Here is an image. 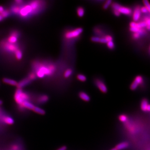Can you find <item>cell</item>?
Returning a JSON list of instances; mask_svg holds the SVG:
<instances>
[{"label":"cell","mask_w":150,"mask_h":150,"mask_svg":"<svg viewBox=\"0 0 150 150\" xmlns=\"http://www.w3.org/2000/svg\"><path fill=\"white\" fill-rule=\"evenodd\" d=\"M83 31V30L81 28L75 29L72 31L67 32L65 34V38L67 39H71L76 38L80 35H81V33H82Z\"/></svg>","instance_id":"5b68a950"},{"label":"cell","mask_w":150,"mask_h":150,"mask_svg":"<svg viewBox=\"0 0 150 150\" xmlns=\"http://www.w3.org/2000/svg\"><path fill=\"white\" fill-rule=\"evenodd\" d=\"M33 14L34 13H33L32 8L29 4H28V5H25L24 6H21V9L19 15L22 18H25L28 17L30 16V15Z\"/></svg>","instance_id":"3957f363"},{"label":"cell","mask_w":150,"mask_h":150,"mask_svg":"<svg viewBox=\"0 0 150 150\" xmlns=\"http://www.w3.org/2000/svg\"><path fill=\"white\" fill-rule=\"evenodd\" d=\"M3 121L4 123H6V125H12L14 123V119L10 116H4L3 118Z\"/></svg>","instance_id":"5bb4252c"},{"label":"cell","mask_w":150,"mask_h":150,"mask_svg":"<svg viewBox=\"0 0 150 150\" xmlns=\"http://www.w3.org/2000/svg\"><path fill=\"white\" fill-rule=\"evenodd\" d=\"M141 109L143 111H150V105L146 99H143L141 102Z\"/></svg>","instance_id":"4fadbf2b"},{"label":"cell","mask_w":150,"mask_h":150,"mask_svg":"<svg viewBox=\"0 0 150 150\" xmlns=\"http://www.w3.org/2000/svg\"><path fill=\"white\" fill-rule=\"evenodd\" d=\"M72 71L71 69H68L66 70L64 73V77L66 78H68L72 74Z\"/></svg>","instance_id":"4316f807"},{"label":"cell","mask_w":150,"mask_h":150,"mask_svg":"<svg viewBox=\"0 0 150 150\" xmlns=\"http://www.w3.org/2000/svg\"><path fill=\"white\" fill-rule=\"evenodd\" d=\"M140 36H141V35L138 33H134V35H133V38L135 39H138V38H140Z\"/></svg>","instance_id":"e575fe53"},{"label":"cell","mask_w":150,"mask_h":150,"mask_svg":"<svg viewBox=\"0 0 150 150\" xmlns=\"http://www.w3.org/2000/svg\"><path fill=\"white\" fill-rule=\"evenodd\" d=\"M1 15H2L3 18V19L6 18L10 15V11L8 10H5L3 11V12H2V13L1 14Z\"/></svg>","instance_id":"cb8c5ba5"},{"label":"cell","mask_w":150,"mask_h":150,"mask_svg":"<svg viewBox=\"0 0 150 150\" xmlns=\"http://www.w3.org/2000/svg\"><path fill=\"white\" fill-rule=\"evenodd\" d=\"M107 46L109 49L111 50L113 49L115 47V45L113 41H110L109 42H107Z\"/></svg>","instance_id":"83f0119b"},{"label":"cell","mask_w":150,"mask_h":150,"mask_svg":"<svg viewBox=\"0 0 150 150\" xmlns=\"http://www.w3.org/2000/svg\"><path fill=\"white\" fill-rule=\"evenodd\" d=\"M3 19H4L3 18V17L2 16V15L0 14V22H1V21H3Z\"/></svg>","instance_id":"f35d334b"},{"label":"cell","mask_w":150,"mask_h":150,"mask_svg":"<svg viewBox=\"0 0 150 150\" xmlns=\"http://www.w3.org/2000/svg\"><path fill=\"white\" fill-rule=\"evenodd\" d=\"M113 12H114V15H115L116 16L119 17L120 15V13L118 10H113Z\"/></svg>","instance_id":"d590c367"},{"label":"cell","mask_w":150,"mask_h":150,"mask_svg":"<svg viewBox=\"0 0 150 150\" xmlns=\"http://www.w3.org/2000/svg\"><path fill=\"white\" fill-rule=\"evenodd\" d=\"M140 11H141V13H147L148 12H149L148 10V9L146 8L145 7V6H143V7H141V8H140Z\"/></svg>","instance_id":"1f68e13d"},{"label":"cell","mask_w":150,"mask_h":150,"mask_svg":"<svg viewBox=\"0 0 150 150\" xmlns=\"http://www.w3.org/2000/svg\"><path fill=\"white\" fill-rule=\"evenodd\" d=\"M79 97L84 101H86V102H89L90 101V97L84 92H80L79 93Z\"/></svg>","instance_id":"e0dca14e"},{"label":"cell","mask_w":150,"mask_h":150,"mask_svg":"<svg viewBox=\"0 0 150 150\" xmlns=\"http://www.w3.org/2000/svg\"><path fill=\"white\" fill-rule=\"evenodd\" d=\"M3 82L7 84L13 86H17L18 84V83L17 81L8 78H4L3 79Z\"/></svg>","instance_id":"9a60e30c"},{"label":"cell","mask_w":150,"mask_h":150,"mask_svg":"<svg viewBox=\"0 0 150 150\" xmlns=\"http://www.w3.org/2000/svg\"><path fill=\"white\" fill-rule=\"evenodd\" d=\"M111 3H112V1H111V0H108V1H107V2H105V3L104 6H103V8H104V9H107L108 7L111 5Z\"/></svg>","instance_id":"f1b7e54d"},{"label":"cell","mask_w":150,"mask_h":150,"mask_svg":"<svg viewBox=\"0 0 150 150\" xmlns=\"http://www.w3.org/2000/svg\"><path fill=\"white\" fill-rule=\"evenodd\" d=\"M19 36V34L18 32H12L11 33L10 35H9V37L8 38L7 41L10 43L16 44L18 41Z\"/></svg>","instance_id":"8992f818"},{"label":"cell","mask_w":150,"mask_h":150,"mask_svg":"<svg viewBox=\"0 0 150 150\" xmlns=\"http://www.w3.org/2000/svg\"><path fill=\"white\" fill-rule=\"evenodd\" d=\"M134 82H135L138 85H139L142 83L143 82V79L141 76H137L134 80Z\"/></svg>","instance_id":"603a6c76"},{"label":"cell","mask_w":150,"mask_h":150,"mask_svg":"<svg viewBox=\"0 0 150 150\" xmlns=\"http://www.w3.org/2000/svg\"><path fill=\"white\" fill-rule=\"evenodd\" d=\"M77 13L78 16L79 17H82L84 16L85 14L84 9L82 7H79L77 9Z\"/></svg>","instance_id":"7402d4cb"},{"label":"cell","mask_w":150,"mask_h":150,"mask_svg":"<svg viewBox=\"0 0 150 150\" xmlns=\"http://www.w3.org/2000/svg\"><path fill=\"white\" fill-rule=\"evenodd\" d=\"M77 78L80 81H82V82H85L87 80V77L85 75L79 74L77 76Z\"/></svg>","instance_id":"484cf974"},{"label":"cell","mask_w":150,"mask_h":150,"mask_svg":"<svg viewBox=\"0 0 150 150\" xmlns=\"http://www.w3.org/2000/svg\"><path fill=\"white\" fill-rule=\"evenodd\" d=\"M119 118L120 120L122 122H125L127 120V117L126 115H125L120 116Z\"/></svg>","instance_id":"f546056e"},{"label":"cell","mask_w":150,"mask_h":150,"mask_svg":"<svg viewBox=\"0 0 150 150\" xmlns=\"http://www.w3.org/2000/svg\"><path fill=\"white\" fill-rule=\"evenodd\" d=\"M4 10H5V8L3 6H0V14L2 13V12H3Z\"/></svg>","instance_id":"74e56055"},{"label":"cell","mask_w":150,"mask_h":150,"mask_svg":"<svg viewBox=\"0 0 150 150\" xmlns=\"http://www.w3.org/2000/svg\"><path fill=\"white\" fill-rule=\"evenodd\" d=\"M95 84L101 92L103 93H107V89L106 87V85L102 81H101V80H96L95 81Z\"/></svg>","instance_id":"ba28073f"},{"label":"cell","mask_w":150,"mask_h":150,"mask_svg":"<svg viewBox=\"0 0 150 150\" xmlns=\"http://www.w3.org/2000/svg\"><path fill=\"white\" fill-rule=\"evenodd\" d=\"M33 111L38 114H40V115H44L45 114V111L43 109L40 108L39 107H36V106L33 109Z\"/></svg>","instance_id":"44dd1931"},{"label":"cell","mask_w":150,"mask_h":150,"mask_svg":"<svg viewBox=\"0 0 150 150\" xmlns=\"http://www.w3.org/2000/svg\"><path fill=\"white\" fill-rule=\"evenodd\" d=\"M48 100H49V97L47 95H42L39 98L38 100V102L41 103V104L45 103Z\"/></svg>","instance_id":"ac0fdd59"},{"label":"cell","mask_w":150,"mask_h":150,"mask_svg":"<svg viewBox=\"0 0 150 150\" xmlns=\"http://www.w3.org/2000/svg\"><path fill=\"white\" fill-rule=\"evenodd\" d=\"M41 2L39 1H34L30 2L29 5L32 8L34 13H36L41 8Z\"/></svg>","instance_id":"52a82bcc"},{"label":"cell","mask_w":150,"mask_h":150,"mask_svg":"<svg viewBox=\"0 0 150 150\" xmlns=\"http://www.w3.org/2000/svg\"><path fill=\"white\" fill-rule=\"evenodd\" d=\"M29 95L26 93L25 92H23L22 89H18L16 90L14 94V100L19 107L23 103L29 101Z\"/></svg>","instance_id":"7a4b0ae2"},{"label":"cell","mask_w":150,"mask_h":150,"mask_svg":"<svg viewBox=\"0 0 150 150\" xmlns=\"http://www.w3.org/2000/svg\"><path fill=\"white\" fill-rule=\"evenodd\" d=\"M117 10L120 13V14H123L124 15H130L132 14V10L130 8L125 6H121L120 5Z\"/></svg>","instance_id":"9c48e42d"},{"label":"cell","mask_w":150,"mask_h":150,"mask_svg":"<svg viewBox=\"0 0 150 150\" xmlns=\"http://www.w3.org/2000/svg\"><path fill=\"white\" fill-rule=\"evenodd\" d=\"M15 57H16L17 60H21L22 58H23V52L19 49L18 50H17L15 52Z\"/></svg>","instance_id":"ffe728a7"},{"label":"cell","mask_w":150,"mask_h":150,"mask_svg":"<svg viewBox=\"0 0 150 150\" xmlns=\"http://www.w3.org/2000/svg\"><path fill=\"white\" fill-rule=\"evenodd\" d=\"M2 46L3 50L8 53H15V52L19 49L18 45L16 44L10 43L8 41L3 43Z\"/></svg>","instance_id":"277c9868"},{"label":"cell","mask_w":150,"mask_h":150,"mask_svg":"<svg viewBox=\"0 0 150 150\" xmlns=\"http://www.w3.org/2000/svg\"><path fill=\"white\" fill-rule=\"evenodd\" d=\"M31 82V80L29 79L28 78H24L21 81L18 83V84H17V87L18 89H22L23 87H25L26 86H27L28 85L30 84V82Z\"/></svg>","instance_id":"8fae6325"},{"label":"cell","mask_w":150,"mask_h":150,"mask_svg":"<svg viewBox=\"0 0 150 150\" xmlns=\"http://www.w3.org/2000/svg\"><path fill=\"white\" fill-rule=\"evenodd\" d=\"M15 3L16 6H20V5H22V3H23V1H21V0H16V1H15Z\"/></svg>","instance_id":"836d02e7"},{"label":"cell","mask_w":150,"mask_h":150,"mask_svg":"<svg viewBox=\"0 0 150 150\" xmlns=\"http://www.w3.org/2000/svg\"><path fill=\"white\" fill-rule=\"evenodd\" d=\"M117 150V149L115 148H113L111 149V150Z\"/></svg>","instance_id":"60d3db41"},{"label":"cell","mask_w":150,"mask_h":150,"mask_svg":"<svg viewBox=\"0 0 150 150\" xmlns=\"http://www.w3.org/2000/svg\"><path fill=\"white\" fill-rule=\"evenodd\" d=\"M143 3H144V5H145V7L148 9V10L149 12H150V4L149 3L148 1H147V0H144V1H143Z\"/></svg>","instance_id":"4dcf8cb0"},{"label":"cell","mask_w":150,"mask_h":150,"mask_svg":"<svg viewBox=\"0 0 150 150\" xmlns=\"http://www.w3.org/2000/svg\"><path fill=\"white\" fill-rule=\"evenodd\" d=\"M66 149H67V147L65 146H64L60 147L58 149H57V150H66Z\"/></svg>","instance_id":"8d00e7d4"},{"label":"cell","mask_w":150,"mask_h":150,"mask_svg":"<svg viewBox=\"0 0 150 150\" xmlns=\"http://www.w3.org/2000/svg\"><path fill=\"white\" fill-rule=\"evenodd\" d=\"M141 13L140 8L139 7L136 8L133 14V19L134 22L136 23L140 20V18L141 17Z\"/></svg>","instance_id":"30bf717a"},{"label":"cell","mask_w":150,"mask_h":150,"mask_svg":"<svg viewBox=\"0 0 150 150\" xmlns=\"http://www.w3.org/2000/svg\"><path fill=\"white\" fill-rule=\"evenodd\" d=\"M99 39H100V38L97 36H93L91 38V40L95 42H99Z\"/></svg>","instance_id":"d6a6232c"},{"label":"cell","mask_w":150,"mask_h":150,"mask_svg":"<svg viewBox=\"0 0 150 150\" xmlns=\"http://www.w3.org/2000/svg\"><path fill=\"white\" fill-rule=\"evenodd\" d=\"M27 78H28L29 79L31 80V81H32V80H35L36 79V76L35 72H31L30 74H29Z\"/></svg>","instance_id":"d4e9b609"},{"label":"cell","mask_w":150,"mask_h":150,"mask_svg":"<svg viewBox=\"0 0 150 150\" xmlns=\"http://www.w3.org/2000/svg\"><path fill=\"white\" fill-rule=\"evenodd\" d=\"M2 104H3V101L0 100V106L2 105Z\"/></svg>","instance_id":"ab89813d"},{"label":"cell","mask_w":150,"mask_h":150,"mask_svg":"<svg viewBox=\"0 0 150 150\" xmlns=\"http://www.w3.org/2000/svg\"><path fill=\"white\" fill-rule=\"evenodd\" d=\"M129 146V143L127 142L120 143L116 146L115 148L117 150H121L127 148Z\"/></svg>","instance_id":"2e32d148"},{"label":"cell","mask_w":150,"mask_h":150,"mask_svg":"<svg viewBox=\"0 0 150 150\" xmlns=\"http://www.w3.org/2000/svg\"><path fill=\"white\" fill-rule=\"evenodd\" d=\"M35 74L36 77L44 78L46 76L53 74L55 71V67L53 65H44L40 63H34Z\"/></svg>","instance_id":"6da1fadb"},{"label":"cell","mask_w":150,"mask_h":150,"mask_svg":"<svg viewBox=\"0 0 150 150\" xmlns=\"http://www.w3.org/2000/svg\"><path fill=\"white\" fill-rule=\"evenodd\" d=\"M35 107V105L29 101L24 102L23 103V104H21V106H20V107L23 108V109L25 108L27 109L31 110H33Z\"/></svg>","instance_id":"7c38bea8"},{"label":"cell","mask_w":150,"mask_h":150,"mask_svg":"<svg viewBox=\"0 0 150 150\" xmlns=\"http://www.w3.org/2000/svg\"><path fill=\"white\" fill-rule=\"evenodd\" d=\"M20 9H21V6H18L15 5V6H12L11 8V12L14 14L17 15L19 13Z\"/></svg>","instance_id":"d6986e66"}]
</instances>
